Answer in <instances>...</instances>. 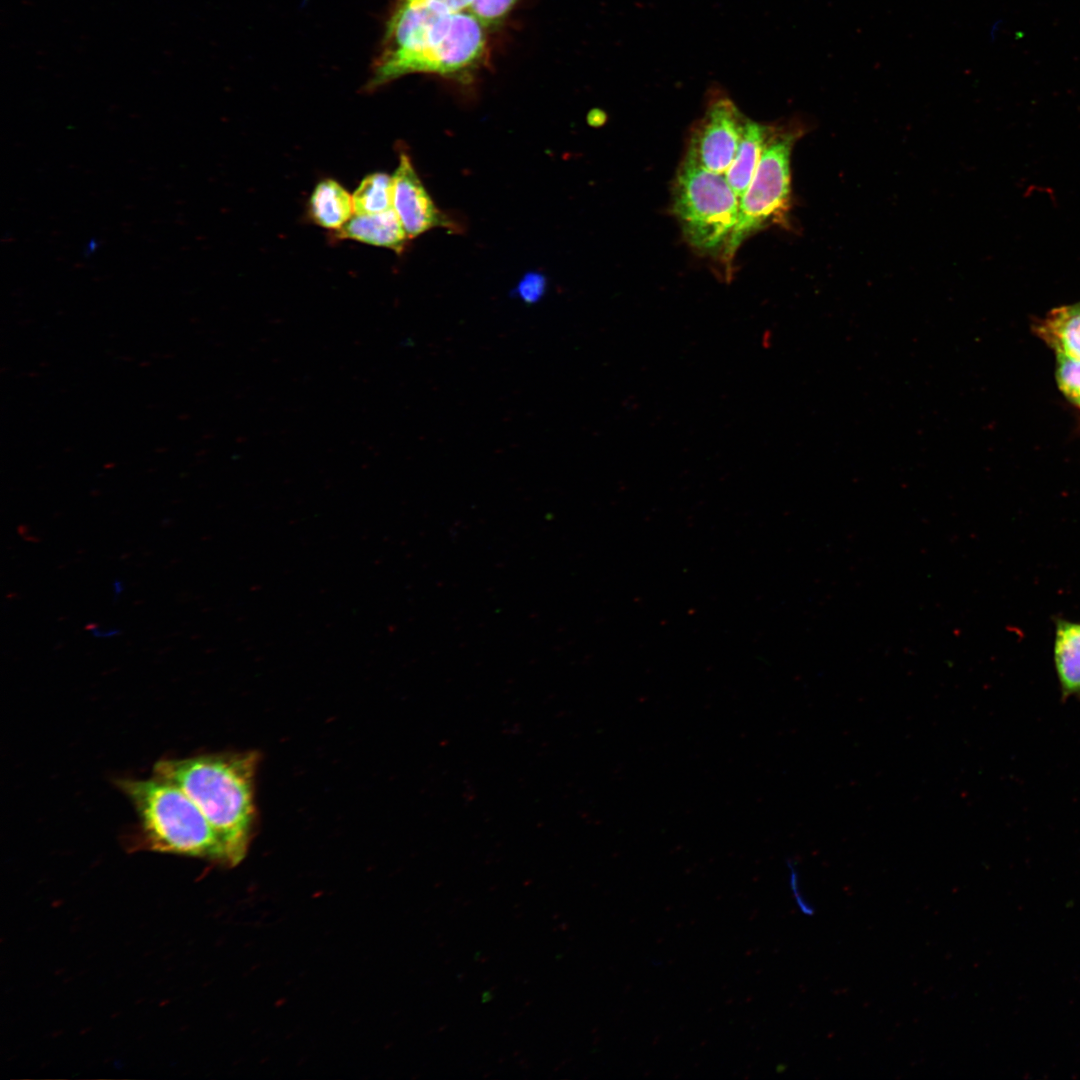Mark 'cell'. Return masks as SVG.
<instances>
[{
    "label": "cell",
    "instance_id": "52a82bcc",
    "mask_svg": "<svg viewBox=\"0 0 1080 1080\" xmlns=\"http://www.w3.org/2000/svg\"><path fill=\"white\" fill-rule=\"evenodd\" d=\"M392 184L393 209L409 239L436 227L455 229V224L434 204L406 153L400 154Z\"/></svg>",
    "mask_w": 1080,
    "mask_h": 1080
},
{
    "label": "cell",
    "instance_id": "3957f363",
    "mask_svg": "<svg viewBox=\"0 0 1080 1080\" xmlns=\"http://www.w3.org/2000/svg\"><path fill=\"white\" fill-rule=\"evenodd\" d=\"M119 786L138 815L144 848L230 866L212 826L179 787L155 776L120 780Z\"/></svg>",
    "mask_w": 1080,
    "mask_h": 1080
},
{
    "label": "cell",
    "instance_id": "5b68a950",
    "mask_svg": "<svg viewBox=\"0 0 1080 1080\" xmlns=\"http://www.w3.org/2000/svg\"><path fill=\"white\" fill-rule=\"evenodd\" d=\"M800 135V127L774 128L756 173L740 199L736 224L722 249L726 266L746 238L786 216L791 202V152Z\"/></svg>",
    "mask_w": 1080,
    "mask_h": 1080
},
{
    "label": "cell",
    "instance_id": "9c48e42d",
    "mask_svg": "<svg viewBox=\"0 0 1080 1080\" xmlns=\"http://www.w3.org/2000/svg\"><path fill=\"white\" fill-rule=\"evenodd\" d=\"M774 127L747 120L743 137L725 178L741 199L748 189L760 163Z\"/></svg>",
    "mask_w": 1080,
    "mask_h": 1080
},
{
    "label": "cell",
    "instance_id": "7c38bea8",
    "mask_svg": "<svg viewBox=\"0 0 1080 1080\" xmlns=\"http://www.w3.org/2000/svg\"><path fill=\"white\" fill-rule=\"evenodd\" d=\"M1037 329L1057 354L1080 360V303L1050 312Z\"/></svg>",
    "mask_w": 1080,
    "mask_h": 1080
},
{
    "label": "cell",
    "instance_id": "8fae6325",
    "mask_svg": "<svg viewBox=\"0 0 1080 1080\" xmlns=\"http://www.w3.org/2000/svg\"><path fill=\"white\" fill-rule=\"evenodd\" d=\"M352 195L336 180L323 179L313 189L308 202V214L320 227L337 231L352 217Z\"/></svg>",
    "mask_w": 1080,
    "mask_h": 1080
},
{
    "label": "cell",
    "instance_id": "2e32d148",
    "mask_svg": "<svg viewBox=\"0 0 1080 1080\" xmlns=\"http://www.w3.org/2000/svg\"><path fill=\"white\" fill-rule=\"evenodd\" d=\"M546 278L538 272H528L519 281L515 291L517 296L526 304L537 303L545 294Z\"/></svg>",
    "mask_w": 1080,
    "mask_h": 1080
},
{
    "label": "cell",
    "instance_id": "30bf717a",
    "mask_svg": "<svg viewBox=\"0 0 1080 1080\" xmlns=\"http://www.w3.org/2000/svg\"><path fill=\"white\" fill-rule=\"evenodd\" d=\"M1054 664L1062 700L1080 697V623L1057 620Z\"/></svg>",
    "mask_w": 1080,
    "mask_h": 1080
},
{
    "label": "cell",
    "instance_id": "ba28073f",
    "mask_svg": "<svg viewBox=\"0 0 1080 1080\" xmlns=\"http://www.w3.org/2000/svg\"><path fill=\"white\" fill-rule=\"evenodd\" d=\"M334 237L388 248L397 253L404 250L409 239L393 208L375 214H355L342 228L335 231Z\"/></svg>",
    "mask_w": 1080,
    "mask_h": 1080
},
{
    "label": "cell",
    "instance_id": "e0dca14e",
    "mask_svg": "<svg viewBox=\"0 0 1080 1080\" xmlns=\"http://www.w3.org/2000/svg\"><path fill=\"white\" fill-rule=\"evenodd\" d=\"M412 5L431 8L440 12L458 13L469 11L475 0H396Z\"/></svg>",
    "mask_w": 1080,
    "mask_h": 1080
},
{
    "label": "cell",
    "instance_id": "5bb4252c",
    "mask_svg": "<svg viewBox=\"0 0 1080 1080\" xmlns=\"http://www.w3.org/2000/svg\"><path fill=\"white\" fill-rule=\"evenodd\" d=\"M1056 378L1060 389L1080 406V360L1057 354Z\"/></svg>",
    "mask_w": 1080,
    "mask_h": 1080
},
{
    "label": "cell",
    "instance_id": "4fadbf2b",
    "mask_svg": "<svg viewBox=\"0 0 1080 1080\" xmlns=\"http://www.w3.org/2000/svg\"><path fill=\"white\" fill-rule=\"evenodd\" d=\"M352 198L354 212L358 215L375 214L393 208L392 177L383 172L365 176Z\"/></svg>",
    "mask_w": 1080,
    "mask_h": 1080
},
{
    "label": "cell",
    "instance_id": "7a4b0ae2",
    "mask_svg": "<svg viewBox=\"0 0 1080 1080\" xmlns=\"http://www.w3.org/2000/svg\"><path fill=\"white\" fill-rule=\"evenodd\" d=\"M254 752L160 760L154 776L183 790L221 840L229 865L246 856L254 820Z\"/></svg>",
    "mask_w": 1080,
    "mask_h": 1080
},
{
    "label": "cell",
    "instance_id": "277c9868",
    "mask_svg": "<svg viewBox=\"0 0 1080 1080\" xmlns=\"http://www.w3.org/2000/svg\"><path fill=\"white\" fill-rule=\"evenodd\" d=\"M739 203L723 174L707 170L686 154L674 184L673 212L693 248L722 251L736 224Z\"/></svg>",
    "mask_w": 1080,
    "mask_h": 1080
},
{
    "label": "cell",
    "instance_id": "6da1fadb",
    "mask_svg": "<svg viewBox=\"0 0 1080 1080\" xmlns=\"http://www.w3.org/2000/svg\"><path fill=\"white\" fill-rule=\"evenodd\" d=\"M486 26L471 12H440L396 1L369 89L424 73L464 79L487 54Z\"/></svg>",
    "mask_w": 1080,
    "mask_h": 1080
},
{
    "label": "cell",
    "instance_id": "8992f818",
    "mask_svg": "<svg viewBox=\"0 0 1080 1080\" xmlns=\"http://www.w3.org/2000/svg\"><path fill=\"white\" fill-rule=\"evenodd\" d=\"M747 120L727 96L712 97L691 137L687 154L707 170L725 175L737 153Z\"/></svg>",
    "mask_w": 1080,
    "mask_h": 1080
},
{
    "label": "cell",
    "instance_id": "9a60e30c",
    "mask_svg": "<svg viewBox=\"0 0 1080 1080\" xmlns=\"http://www.w3.org/2000/svg\"><path fill=\"white\" fill-rule=\"evenodd\" d=\"M517 2L518 0H475L470 12L487 27L502 21Z\"/></svg>",
    "mask_w": 1080,
    "mask_h": 1080
}]
</instances>
